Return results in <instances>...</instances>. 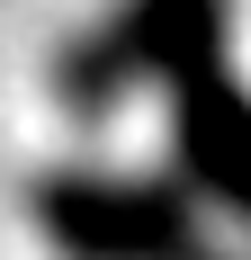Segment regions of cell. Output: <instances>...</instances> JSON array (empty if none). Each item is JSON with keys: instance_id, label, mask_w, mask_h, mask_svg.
<instances>
[{"instance_id": "cell-2", "label": "cell", "mask_w": 251, "mask_h": 260, "mask_svg": "<svg viewBox=\"0 0 251 260\" xmlns=\"http://www.w3.org/2000/svg\"><path fill=\"white\" fill-rule=\"evenodd\" d=\"M45 224L72 242V260H189L179 215L135 188H63L45 198Z\"/></svg>"}, {"instance_id": "cell-1", "label": "cell", "mask_w": 251, "mask_h": 260, "mask_svg": "<svg viewBox=\"0 0 251 260\" xmlns=\"http://www.w3.org/2000/svg\"><path fill=\"white\" fill-rule=\"evenodd\" d=\"M135 45H144V63H162V81H171L179 144H189V161H198V180L215 188L225 207L251 215V108L225 81L215 9H206V0H144Z\"/></svg>"}]
</instances>
